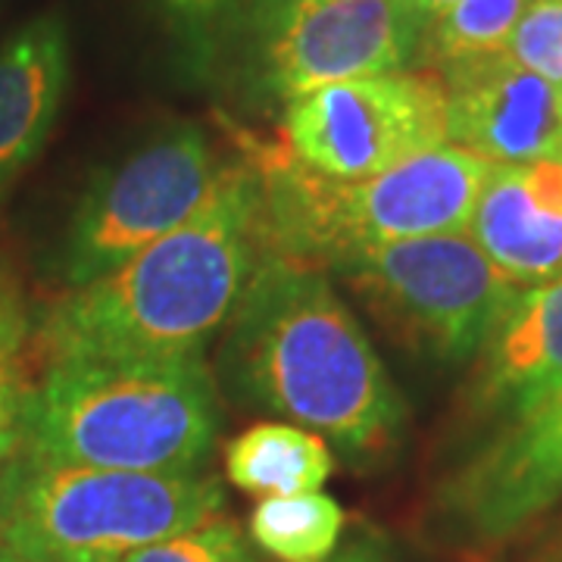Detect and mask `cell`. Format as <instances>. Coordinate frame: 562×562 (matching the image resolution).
I'll use <instances>...</instances> for the list:
<instances>
[{
	"instance_id": "cell-26",
	"label": "cell",
	"mask_w": 562,
	"mask_h": 562,
	"mask_svg": "<svg viewBox=\"0 0 562 562\" xmlns=\"http://www.w3.org/2000/svg\"><path fill=\"white\" fill-rule=\"evenodd\" d=\"M0 562H25L20 553H16V547L7 541V535H3V531H0Z\"/></svg>"
},
{
	"instance_id": "cell-3",
	"label": "cell",
	"mask_w": 562,
	"mask_h": 562,
	"mask_svg": "<svg viewBox=\"0 0 562 562\" xmlns=\"http://www.w3.org/2000/svg\"><path fill=\"white\" fill-rule=\"evenodd\" d=\"M260 191V254L328 269L362 247L469 232L494 162L457 144L422 150L372 179L306 169L284 140L235 132Z\"/></svg>"
},
{
	"instance_id": "cell-8",
	"label": "cell",
	"mask_w": 562,
	"mask_h": 562,
	"mask_svg": "<svg viewBox=\"0 0 562 562\" xmlns=\"http://www.w3.org/2000/svg\"><path fill=\"white\" fill-rule=\"evenodd\" d=\"M222 166L201 125L181 122L132 150L88 184L63 241L69 288L101 279L147 244L191 220L213 194Z\"/></svg>"
},
{
	"instance_id": "cell-9",
	"label": "cell",
	"mask_w": 562,
	"mask_h": 562,
	"mask_svg": "<svg viewBox=\"0 0 562 562\" xmlns=\"http://www.w3.org/2000/svg\"><path fill=\"white\" fill-rule=\"evenodd\" d=\"M281 140L316 176L372 179L450 140L447 88L435 69L335 81L284 103Z\"/></svg>"
},
{
	"instance_id": "cell-23",
	"label": "cell",
	"mask_w": 562,
	"mask_h": 562,
	"mask_svg": "<svg viewBox=\"0 0 562 562\" xmlns=\"http://www.w3.org/2000/svg\"><path fill=\"white\" fill-rule=\"evenodd\" d=\"M331 562H387V560H384V553L379 550V547H372V543H366V541H357V543H350L341 557Z\"/></svg>"
},
{
	"instance_id": "cell-27",
	"label": "cell",
	"mask_w": 562,
	"mask_h": 562,
	"mask_svg": "<svg viewBox=\"0 0 562 562\" xmlns=\"http://www.w3.org/2000/svg\"><path fill=\"white\" fill-rule=\"evenodd\" d=\"M0 279H3V272H0Z\"/></svg>"
},
{
	"instance_id": "cell-16",
	"label": "cell",
	"mask_w": 562,
	"mask_h": 562,
	"mask_svg": "<svg viewBox=\"0 0 562 562\" xmlns=\"http://www.w3.org/2000/svg\"><path fill=\"white\" fill-rule=\"evenodd\" d=\"M344 509L328 494L266 497L250 516V535L279 562H325L341 538Z\"/></svg>"
},
{
	"instance_id": "cell-10",
	"label": "cell",
	"mask_w": 562,
	"mask_h": 562,
	"mask_svg": "<svg viewBox=\"0 0 562 562\" xmlns=\"http://www.w3.org/2000/svg\"><path fill=\"white\" fill-rule=\"evenodd\" d=\"M562 503V387L503 425L438 494L462 541L501 543Z\"/></svg>"
},
{
	"instance_id": "cell-21",
	"label": "cell",
	"mask_w": 562,
	"mask_h": 562,
	"mask_svg": "<svg viewBox=\"0 0 562 562\" xmlns=\"http://www.w3.org/2000/svg\"><path fill=\"white\" fill-rule=\"evenodd\" d=\"M29 387H32V382L22 384L20 391H13L7 397H0V519L10 509L25 472L35 462L29 416H25Z\"/></svg>"
},
{
	"instance_id": "cell-7",
	"label": "cell",
	"mask_w": 562,
	"mask_h": 562,
	"mask_svg": "<svg viewBox=\"0 0 562 562\" xmlns=\"http://www.w3.org/2000/svg\"><path fill=\"white\" fill-rule=\"evenodd\" d=\"M425 25L409 0H262L238 41L262 98L294 101L419 60Z\"/></svg>"
},
{
	"instance_id": "cell-5",
	"label": "cell",
	"mask_w": 562,
	"mask_h": 562,
	"mask_svg": "<svg viewBox=\"0 0 562 562\" xmlns=\"http://www.w3.org/2000/svg\"><path fill=\"white\" fill-rule=\"evenodd\" d=\"M210 475L32 462L0 531L25 562H122L220 516Z\"/></svg>"
},
{
	"instance_id": "cell-24",
	"label": "cell",
	"mask_w": 562,
	"mask_h": 562,
	"mask_svg": "<svg viewBox=\"0 0 562 562\" xmlns=\"http://www.w3.org/2000/svg\"><path fill=\"white\" fill-rule=\"evenodd\" d=\"M535 562H562V522L560 528L541 543V550H538V557Z\"/></svg>"
},
{
	"instance_id": "cell-19",
	"label": "cell",
	"mask_w": 562,
	"mask_h": 562,
	"mask_svg": "<svg viewBox=\"0 0 562 562\" xmlns=\"http://www.w3.org/2000/svg\"><path fill=\"white\" fill-rule=\"evenodd\" d=\"M506 54L522 69L562 88V0H528L506 41Z\"/></svg>"
},
{
	"instance_id": "cell-18",
	"label": "cell",
	"mask_w": 562,
	"mask_h": 562,
	"mask_svg": "<svg viewBox=\"0 0 562 562\" xmlns=\"http://www.w3.org/2000/svg\"><path fill=\"white\" fill-rule=\"evenodd\" d=\"M262 0H150L162 29L176 38L184 60L206 69L238 41Z\"/></svg>"
},
{
	"instance_id": "cell-25",
	"label": "cell",
	"mask_w": 562,
	"mask_h": 562,
	"mask_svg": "<svg viewBox=\"0 0 562 562\" xmlns=\"http://www.w3.org/2000/svg\"><path fill=\"white\" fill-rule=\"evenodd\" d=\"M413 7H416V13H419L422 20L425 22H431L438 13H443L450 3H457V0H409Z\"/></svg>"
},
{
	"instance_id": "cell-2",
	"label": "cell",
	"mask_w": 562,
	"mask_h": 562,
	"mask_svg": "<svg viewBox=\"0 0 562 562\" xmlns=\"http://www.w3.org/2000/svg\"><path fill=\"white\" fill-rule=\"evenodd\" d=\"M260 260V191L250 162H228L179 228L101 279L69 288L41 322L44 360L203 357L232 319Z\"/></svg>"
},
{
	"instance_id": "cell-4",
	"label": "cell",
	"mask_w": 562,
	"mask_h": 562,
	"mask_svg": "<svg viewBox=\"0 0 562 562\" xmlns=\"http://www.w3.org/2000/svg\"><path fill=\"white\" fill-rule=\"evenodd\" d=\"M25 416L38 462L154 475H198L220 435L203 357L50 360Z\"/></svg>"
},
{
	"instance_id": "cell-13",
	"label": "cell",
	"mask_w": 562,
	"mask_h": 562,
	"mask_svg": "<svg viewBox=\"0 0 562 562\" xmlns=\"http://www.w3.org/2000/svg\"><path fill=\"white\" fill-rule=\"evenodd\" d=\"M469 235L522 288L562 276V160L497 166Z\"/></svg>"
},
{
	"instance_id": "cell-6",
	"label": "cell",
	"mask_w": 562,
	"mask_h": 562,
	"mask_svg": "<svg viewBox=\"0 0 562 562\" xmlns=\"http://www.w3.org/2000/svg\"><path fill=\"white\" fill-rule=\"evenodd\" d=\"M328 269L394 341L441 362L475 357L522 291L469 232L362 247Z\"/></svg>"
},
{
	"instance_id": "cell-11",
	"label": "cell",
	"mask_w": 562,
	"mask_h": 562,
	"mask_svg": "<svg viewBox=\"0 0 562 562\" xmlns=\"http://www.w3.org/2000/svg\"><path fill=\"white\" fill-rule=\"evenodd\" d=\"M447 88V138L494 166L562 160V88L506 50L438 69Z\"/></svg>"
},
{
	"instance_id": "cell-22",
	"label": "cell",
	"mask_w": 562,
	"mask_h": 562,
	"mask_svg": "<svg viewBox=\"0 0 562 562\" xmlns=\"http://www.w3.org/2000/svg\"><path fill=\"white\" fill-rule=\"evenodd\" d=\"M29 316L10 279H0V397L20 391L25 379V350H29Z\"/></svg>"
},
{
	"instance_id": "cell-15",
	"label": "cell",
	"mask_w": 562,
	"mask_h": 562,
	"mask_svg": "<svg viewBox=\"0 0 562 562\" xmlns=\"http://www.w3.org/2000/svg\"><path fill=\"white\" fill-rule=\"evenodd\" d=\"M335 469L328 441L284 422H260L225 447V475L257 497L313 494Z\"/></svg>"
},
{
	"instance_id": "cell-17",
	"label": "cell",
	"mask_w": 562,
	"mask_h": 562,
	"mask_svg": "<svg viewBox=\"0 0 562 562\" xmlns=\"http://www.w3.org/2000/svg\"><path fill=\"white\" fill-rule=\"evenodd\" d=\"M528 0H457L425 25L419 60L428 69L503 54Z\"/></svg>"
},
{
	"instance_id": "cell-1",
	"label": "cell",
	"mask_w": 562,
	"mask_h": 562,
	"mask_svg": "<svg viewBox=\"0 0 562 562\" xmlns=\"http://www.w3.org/2000/svg\"><path fill=\"white\" fill-rule=\"evenodd\" d=\"M225 325L220 375L238 403L301 422L353 460L401 438V394L325 269L260 254Z\"/></svg>"
},
{
	"instance_id": "cell-12",
	"label": "cell",
	"mask_w": 562,
	"mask_h": 562,
	"mask_svg": "<svg viewBox=\"0 0 562 562\" xmlns=\"http://www.w3.org/2000/svg\"><path fill=\"white\" fill-rule=\"evenodd\" d=\"M469 406L509 419L562 387V276L528 284L475 353Z\"/></svg>"
},
{
	"instance_id": "cell-20",
	"label": "cell",
	"mask_w": 562,
	"mask_h": 562,
	"mask_svg": "<svg viewBox=\"0 0 562 562\" xmlns=\"http://www.w3.org/2000/svg\"><path fill=\"white\" fill-rule=\"evenodd\" d=\"M122 562H250V553L238 525L213 516L176 538L140 547Z\"/></svg>"
},
{
	"instance_id": "cell-14",
	"label": "cell",
	"mask_w": 562,
	"mask_h": 562,
	"mask_svg": "<svg viewBox=\"0 0 562 562\" xmlns=\"http://www.w3.org/2000/svg\"><path fill=\"white\" fill-rule=\"evenodd\" d=\"M69 88V35L38 16L0 44V191L47 144Z\"/></svg>"
}]
</instances>
